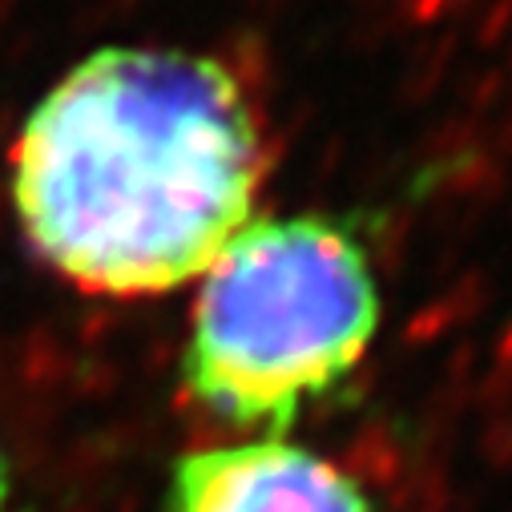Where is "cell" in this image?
<instances>
[{
	"label": "cell",
	"instance_id": "6da1fadb",
	"mask_svg": "<svg viewBox=\"0 0 512 512\" xmlns=\"http://www.w3.org/2000/svg\"><path fill=\"white\" fill-rule=\"evenodd\" d=\"M263 146L226 65L182 49H101L25 117L13 206L81 291L142 299L198 283L254 218Z\"/></svg>",
	"mask_w": 512,
	"mask_h": 512
},
{
	"label": "cell",
	"instance_id": "7a4b0ae2",
	"mask_svg": "<svg viewBox=\"0 0 512 512\" xmlns=\"http://www.w3.org/2000/svg\"><path fill=\"white\" fill-rule=\"evenodd\" d=\"M375 327V271L347 226L250 218L198 279L182 379L218 420L283 436L359 367Z\"/></svg>",
	"mask_w": 512,
	"mask_h": 512
},
{
	"label": "cell",
	"instance_id": "3957f363",
	"mask_svg": "<svg viewBox=\"0 0 512 512\" xmlns=\"http://www.w3.org/2000/svg\"><path fill=\"white\" fill-rule=\"evenodd\" d=\"M166 512H371V500L327 456L263 436L178 456Z\"/></svg>",
	"mask_w": 512,
	"mask_h": 512
},
{
	"label": "cell",
	"instance_id": "277c9868",
	"mask_svg": "<svg viewBox=\"0 0 512 512\" xmlns=\"http://www.w3.org/2000/svg\"><path fill=\"white\" fill-rule=\"evenodd\" d=\"M0 512H21L17 504V484H13V464L0 452Z\"/></svg>",
	"mask_w": 512,
	"mask_h": 512
}]
</instances>
